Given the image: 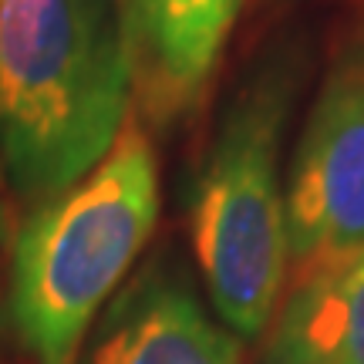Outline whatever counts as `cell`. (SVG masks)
I'll return each mask as SVG.
<instances>
[{
    "label": "cell",
    "mask_w": 364,
    "mask_h": 364,
    "mask_svg": "<svg viewBox=\"0 0 364 364\" xmlns=\"http://www.w3.org/2000/svg\"><path fill=\"white\" fill-rule=\"evenodd\" d=\"M88 364H243V358L182 280L145 273L108 307Z\"/></svg>",
    "instance_id": "6"
},
{
    "label": "cell",
    "mask_w": 364,
    "mask_h": 364,
    "mask_svg": "<svg viewBox=\"0 0 364 364\" xmlns=\"http://www.w3.org/2000/svg\"><path fill=\"white\" fill-rule=\"evenodd\" d=\"M287 88L250 85L226 112L193 196V250L223 324L257 338L287 277L280 135Z\"/></svg>",
    "instance_id": "3"
},
{
    "label": "cell",
    "mask_w": 364,
    "mask_h": 364,
    "mask_svg": "<svg viewBox=\"0 0 364 364\" xmlns=\"http://www.w3.org/2000/svg\"><path fill=\"white\" fill-rule=\"evenodd\" d=\"M243 0H118L132 98L169 125L206 91Z\"/></svg>",
    "instance_id": "5"
},
{
    "label": "cell",
    "mask_w": 364,
    "mask_h": 364,
    "mask_svg": "<svg viewBox=\"0 0 364 364\" xmlns=\"http://www.w3.org/2000/svg\"><path fill=\"white\" fill-rule=\"evenodd\" d=\"M267 364H364V253L290 287Z\"/></svg>",
    "instance_id": "7"
},
{
    "label": "cell",
    "mask_w": 364,
    "mask_h": 364,
    "mask_svg": "<svg viewBox=\"0 0 364 364\" xmlns=\"http://www.w3.org/2000/svg\"><path fill=\"white\" fill-rule=\"evenodd\" d=\"M294 284L364 253V58L331 71L284 193Z\"/></svg>",
    "instance_id": "4"
},
{
    "label": "cell",
    "mask_w": 364,
    "mask_h": 364,
    "mask_svg": "<svg viewBox=\"0 0 364 364\" xmlns=\"http://www.w3.org/2000/svg\"><path fill=\"white\" fill-rule=\"evenodd\" d=\"M132 98L108 0H0V169L48 203L85 179L125 129Z\"/></svg>",
    "instance_id": "1"
},
{
    "label": "cell",
    "mask_w": 364,
    "mask_h": 364,
    "mask_svg": "<svg viewBox=\"0 0 364 364\" xmlns=\"http://www.w3.org/2000/svg\"><path fill=\"white\" fill-rule=\"evenodd\" d=\"M159 220L156 152L135 122L71 189L41 203L11 253L7 317L38 364H78L95 314L118 290Z\"/></svg>",
    "instance_id": "2"
}]
</instances>
